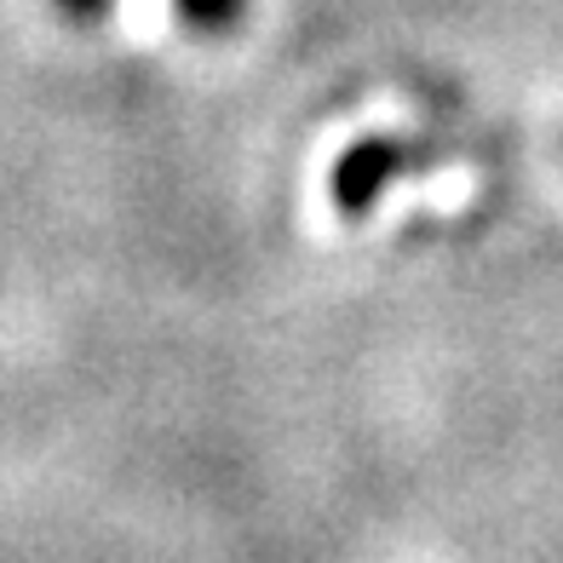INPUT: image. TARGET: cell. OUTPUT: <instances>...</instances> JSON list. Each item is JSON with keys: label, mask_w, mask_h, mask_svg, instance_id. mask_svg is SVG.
I'll return each mask as SVG.
<instances>
[{"label": "cell", "mask_w": 563, "mask_h": 563, "mask_svg": "<svg viewBox=\"0 0 563 563\" xmlns=\"http://www.w3.org/2000/svg\"><path fill=\"white\" fill-rule=\"evenodd\" d=\"M402 167H408V150L391 144V139H363V144H351L345 156H340V167H334V201H340L345 213H363Z\"/></svg>", "instance_id": "obj_1"}, {"label": "cell", "mask_w": 563, "mask_h": 563, "mask_svg": "<svg viewBox=\"0 0 563 563\" xmlns=\"http://www.w3.org/2000/svg\"><path fill=\"white\" fill-rule=\"evenodd\" d=\"M69 18H98L110 7V0H58ZM178 18L190 23V30H230V23L242 18V0H178Z\"/></svg>", "instance_id": "obj_2"}]
</instances>
